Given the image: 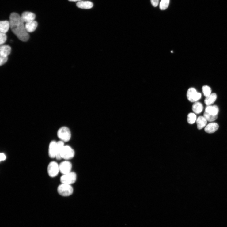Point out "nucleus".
Listing matches in <instances>:
<instances>
[{
    "instance_id": "obj_1",
    "label": "nucleus",
    "mask_w": 227,
    "mask_h": 227,
    "mask_svg": "<svg viewBox=\"0 0 227 227\" xmlns=\"http://www.w3.org/2000/svg\"><path fill=\"white\" fill-rule=\"evenodd\" d=\"M9 23L11 29L20 40L24 42L28 40L29 36L21 16L17 13H12L10 16Z\"/></svg>"
},
{
    "instance_id": "obj_2",
    "label": "nucleus",
    "mask_w": 227,
    "mask_h": 227,
    "mask_svg": "<svg viewBox=\"0 0 227 227\" xmlns=\"http://www.w3.org/2000/svg\"><path fill=\"white\" fill-rule=\"evenodd\" d=\"M58 137L64 142H68L71 137V133L70 129L67 127L63 126L60 128L58 131Z\"/></svg>"
},
{
    "instance_id": "obj_3",
    "label": "nucleus",
    "mask_w": 227,
    "mask_h": 227,
    "mask_svg": "<svg viewBox=\"0 0 227 227\" xmlns=\"http://www.w3.org/2000/svg\"><path fill=\"white\" fill-rule=\"evenodd\" d=\"M77 175L75 172L71 171L66 174L63 175L60 180L62 183L71 185L76 181Z\"/></svg>"
},
{
    "instance_id": "obj_4",
    "label": "nucleus",
    "mask_w": 227,
    "mask_h": 227,
    "mask_svg": "<svg viewBox=\"0 0 227 227\" xmlns=\"http://www.w3.org/2000/svg\"><path fill=\"white\" fill-rule=\"evenodd\" d=\"M58 193L63 197L70 196L73 193L74 189L71 185L61 183L57 189Z\"/></svg>"
},
{
    "instance_id": "obj_5",
    "label": "nucleus",
    "mask_w": 227,
    "mask_h": 227,
    "mask_svg": "<svg viewBox=\"0 0 227 227\" xmlns=\"http://www.w3.org/2000/svg\"><path fill=\"white\" fill-rule=\"evenodd\" d=\"M49 176L52 178L57 176L60 172L59 165L55 161H52L49 164L47 167Z\"/></svg>"
},
{
    "instance_id": "obj_6",
    "label": "nucleus",
    "mask_w": 227,
    "mask_h": 227,
    "mask_svg": "<svg viewBox=\"0 0 227 227\" xmlns=\"http://www.w3.org/2000/svg\"><path fill=\"white\" fill-rule=\"evenodd\" d=\"M75 152L74 149L70 146L65 145L61 153V157L66 160L73 158L74 156Z\"/></svg>"
},
{
    "instance_id": "obj_7",
    "label": "nucleus",
    "mask_w": 227,
    "mask_h": 227,
    "mask_svg": "<svg viewBox=\"0 0 227 227\" xmlns=\"http://www.w3.org/2000/svg\"><path fill=\"white\" fill-rule=\"evenodd\" d=\"M201 93L197 92L196 89L193 88L189 89L187 93L188 100L191 102H196L201 98Z\"/></svg>"
},
{
    "instance_id": "obj_8",
    "label": "nucleus",
    "mask_w": 227,
    "mask_h": 227,
    "mask_svg": "<svg viewBox=\"0 0 227 227\" xmlns=\"http://www.w3.org/2000/svg\"><path fill=\"white\" fill-rule=\"evenodd\" d=\"M60 172L62 175L68 173L71 171L72 165L68 160L63 161L59 165Z\"/></svg>"
},
{
    "instance_id": "obj_9",
    "label": "nucleus",
    "mask_w": 227,
    "mask_h": 227,
    "mask_svg": "<svg viewBox=\"0 0 227 227\" xmlns=\"http://www.w3.org/2000/svg\"><path fill=\"white\" fill-rule=\"evenodd\" d=\"M57 142L55 141H51L50 143L48 149V154L51 158H56L57 150Z\"/></svg>"
},
{
    "instance_id": "obj_10",
    "label": "nucleus",
    "mask_w": 227,
    "mask_h": 227,
    "mask_svg": "<svg viewBox=\"0 0 227 227\" xmlns=\"http://www.w3.org/2000/svg\"><path fill=\"white\" fill-rule=\"evenodd\" d=\"M24 23H27L34 21L36 16L35 14L30 12H25L21 16Z\"/></svg>"
},
{
    "instance_id": "obj_11",
    "label": "nucleus",
    "mask_w": 227,
    "mask_h": 227,
    "mask_svg": "<svg viewBox=\"0 0 227 227\" xmlns=\"http://www.w3.org/2000/svg\"><path fill=\"white\" fill-rule=\"evenodd\" d=\"M219 127V125L217 123H211L208 124L205 127V131L208 133H213L218 130Z\"/></svg>"
},
{
    "instance_id": "obj_12",
    "label": "nucleus",
    "mask_w": 227,
    "mask_h": 227,
    "mask_svg": "<svg viewBox=\"0 0 227 227\" xmlns=\"http://www.w3.org/2000/svg\"><path fill=\"white\" fill-rule=\"evenodd\" d=\"M38 26V23L35 21H32L26 23L25 27L27 32L28 33H32L36 29Z\"/></svg>"
},
{
    "instance_id": "obj_13",
    "label": "nucleus",
    "mask_w": 227,
    "mask_h": 227,
    "mask_svg": "<svg viewBox=\"0 0 227 227\" xmlns=\"http://www.w3.org/2000/svg\"><path fill=\"white\" fill-rule=\"evenodd\" d=\"M65 146L64 142L61 140L57 142V150L56 158L58 160L61 159V153L62 149Z\"/></svg>"
},
{
    "instance_id": "obj_14",
    "label": "nucleus",
    "mask_w": 227,
    "mask_h": 227,
    "mask_svg": "<svg viewBox=\"0 0 227 227\" xmlns=\"http://www.w3.org/2000/svg\"><path fill=\"white\" fill-rule=\"evenodd\" d=\"M11 48L8 45L1 46L0 47L1 56L8 57L10 53Z\"/></svg>"
},
{
    "instance_id": "obj_15",
    "label": "nucleus",
    "mask_w": 227,
    "mask_h": 227,
    "mask_svg": "<svg viewBox=\"0 0 227 227\" xmlns=\"http://www.w3.org/2000/svg\"><path fill=\"white\" fill-rule=\"evenodd\" d=\"M10 27L9 21H1L0 22L1 33L6 34Z\"/></svg>"
},
{
    "instance_id": "obj_16",
    "label": "nucleus",
    "mask_w": 227,
    "mask_h": 227,
    "mask_svg": "<svg viewBox=\"0 0 227 227\" xmlns=\"http://www.w3.org/2000/svg\"><path fill=\"white\" fill-rule=\"evenodd\" d=\"M207 121L204 116H200L197 119L196 123L198 128L200 130L206 126Z\"/></svg>"
},
{
    "instance_id": "obj_17",
    "label": "nucleus",
    "mask_w": 227,
    "mask_h": 227,
    "mask_svg": "<svg viewBox=\"0 0 227 227\" xmlns=\"http://www.w3.org/2000/svg\"><path fill=\"white\" fill-rule=\"evenodd\" d=\"M77 6L80 8L89 9L92 8L93 5L89 1H80L77 3Z\"/></svg>"
},
{
    "instance_id": "obj_18",
    "label": "nucleus",
    "mask_w": 227,
    "mask_h": 227,
    "mask_svg": "<svg viewBox=\"0 0 227 227\" xmlns=\"http://www.w3.org/2000/svg\"><path fill=\"white\" fill-rule=\"evenodd\" d=\"M205 112L213 115H218L219 109L216 105L208 106L205 109Z\"/></svg>"
},
{
    "instance_id": "obj_19",
    "label": "nucleus",
    "mask_w": 227,
    "mask_h": 227,
    "mask_svg": "<svg viewBox=\"0 0 227 227\" xmlns=\"http://www.w3.org/2000/svg\"><path fill=\"white\" fill-rule=\"evenodd\" d=\"M217 96L215 93H211L206 97L204 100V103L207 106H210L213 104L217 99Z\"/></svg>"
},
{
    "instance_id": "obj_20",
    "label": "nucleus",
    "mask_w": 227,
    "mask_h": 227,
    "mask_svg": "<svg viewBox=\"0 0 227 227\" xmlns=\"http://www.w3.org/2000/svg\"><path fill=\"white\" fill-rule=\"evenodd\" d=\"M203 109V105L200 102H196L192 105V110L193 112L196 114H199L201 113Z\"/></svg>"
},
{
    "instance_id": "obj_21",
    "label": "nucleus",
    "mask_w": 227,
    "mask_h": 227,
    "mask_svg": "<svg viewBox=\"0 0 227 227\" xmlns=\"http://www.w3.org/2000/svg\"><path fill=\"white\" fill-rule=\"evenodd\" d=\"M203 116L209 122H212L217 119L218 115H213L205 112Z\"/></svg>"
},
{
    "instance_id": "obj_22",
    "label": "nucleus",
    "mask_w": 227,
    "mask_h": 227,
    "mask_svg": "<svg viewBox=\"0 0 227 227\" xmlns=\"http://www.w3.org/2000/svg\"><path fill=\"white\" fill-rule=\"evenodd\" d=\"M197 119L196 115L193 113H190L187 116V121L190 124H193L196 121Z\"/></svg>"
},
{
    "instance_id": "obj_23",
    "label": "nucleus",
    "mask_w": 227,
    "mask_h": 227,
    "mask_svg": "<svg viewBox=\"0 0 227 227\" xmlns=\"http://www.w3.org/2000/svg\"><path fill=\"white\" fill-rule=\"evenodd\" d=\"M169 3V0H161L160 4V9L164 10L167 9Z\"/></svg>"
},
{
    "instance_id": "obj_24",
    "label": "nucleus",
    "mask_w": 227,
    "mask_h": 227,
    "mask_svg": "<svg viewBox=\"0 0 227 227\" xmlns=\"http://www.w3.org/2000/svg\"><path fill=\"white\" fill-rule=\"evenodd\" d=\"M202 92L205 97H207L211 93V89L209 86L207 85L203 86L202 88Z\"/></svg>"
},
{
    "instance_id": "obj_25",
    "label": "nucleus",
    "mask_w": 227,
    "mask_h": 227,
    "mask_svg": "<svg viewBox=\"0 0 227 227\" xmlns=\"http://www.w3.org/2000/svg\"><path fill=\"white\" fill-rule=\"evenodd\" d=\"M7 40V36L6 34L1 33L0 34V44L3 45Z\"/></svg>"
},
{
    "instance_id": "obj_26",
    "label": "nucleus",
    "mask_w": 227,
    "mask_h": 227,
    "mask_svg": "<svg viewBox=\"0 0 227 227\" xmlns=\"http://www.w3.org/2000/svg\"><path fill=\"white\" fill-rule=\"evenodd\" d=\"M8 60V57L1 56L0 57V66H2Z\"/></svg>"
},
{
    "instance_id": "obj_27",
    "label": "nucleus",
    "mask_w": 227,
    "mask_h": 227,
    "mask_svg": "<svg viewBox=\"0 0 227 227\" xmlns=\"http://www.w3.org/2000/svg\"><path fill=\"white\" fill-rule=\"evenodd\" d=\"M159 0H151V2L152 5L156 7L157 6L159 3Z\"/></svg>"
},
{
    "instance_id": "obj_28",
    "label": "nucleus",
    "mask_w": 227,
    "mask_h": 227,
    "mask_svg": "<svg viewBox=\"0 0 227 227\" xmlns=\"http://www.w3.org/2000/svg\"><path fill=\"white\" fill-rule=\"evenodd\" d=\"M6 159V156L4 153H1L0 154V161H4Z\"/></svg>"
},
{
    "instance_id": "obj_29",
    "label": "nucleus",
    "mask_w": 227,
    "mask_h": 227,
    "mask_svg": "<svg viewBox=\"0 0 227 227\" xmlns=\"http://www.w3.org/2000/svg\"><path fill=\"white\" fill-rule=\"evenodd\" d=\"M70 2H78L79 1L80 2L81 0H68Z\"/></svg>"
}]
</instances>
